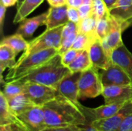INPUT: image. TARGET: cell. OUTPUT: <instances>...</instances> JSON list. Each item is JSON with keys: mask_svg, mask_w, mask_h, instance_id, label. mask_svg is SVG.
<instances>
[{"mask_svg": "<svg viewBox=\"0 0 132 131\" xmlns=\"http://www.w3.org/2000/svg\"><path fill=\"white\" fill-rule=\"evenodd\" d=\"M42 107L47 127H65L87 124L86 118L78 105L62 96H57Z\"/></svg>", "mask_w": 132, "mask_h": 131, "instance_id": "cell-1", "label": "cell"}, {"mask_svg": "<svg viewBox=\"0 0 132 131\" xmlns=\"http://www.w3.org/2000/svg\"><path fill=\"white\" fill-rule=\"evenodd\" d=\"M70 73L69 68L63 64L61 56L58 53L48 62L15 80L21 83H36L56 88L58 83Z\"/></svg>", "mask_w": 132, "mask_h": 131, "instance_id": "cell-2", "label": "cell"}, {"mask_svg": "<svg viewBox=\"0 0 132 131\" xmlns=\"http://www.w3.org/2000/svg\"><path fill=\"white\" fill-rule=\"evenodd\" d=\"M57 54V49L50 48L32 53L22 60L17 61L15 65L9 69V73L5 76V82H10L19 79L32 69L48 62Z\"/></svg>", "mask_w": 132, "mask_h": 131, "instance_id": "cell-3", "label": "cell"}, {"mask_svg": "<svg viewBox=\"0 0 132 131\" xmlns=\"http://www.w3.org/2000/svg\"><path fill=\"white\" fill-rule=\"evenodd\" d=\"M78 89L79 100H84L102 95L104 86L101 80L99 69L92 66L82 72L78 83Z\"/></svg>", "mask_w": 132, "mask_h": 131, "instance_id": "cell-4", "label": "cell"}, {"mask_svg": "<svg viewBox=\"0 0 132 131\" xmlns=\"http://www.w3.org/2000/svg\"><path fill=\"white\" fill-rule=\"evenodd\" d=\"M63 29V25L53 29H46V31L40 36L29 41L28 49L23 52L22 56L19 58L18 61L22 60L32 53L41 50L47 49L50 48H56L59 49L61 43Z\"/></svg>", "mask_w": 132, "mask_h": 131, "instance_id": "cell-5", "label": "cell"}, {"mask_svg": "<svg viewBox=\"0 0 132 131\" xmlns=\"http://www.w3.org/2000/svg\"><path fill=\"white\" fill-rule=\"evenodd\" d=\"M23 83V93L28 97V98L35 106L43 107L45 104L59 96L56 88L31 82H26Z\"/></svg>", "mask_w": 132, "mask_h": 131, "instance_id": "cell-6", "label": "cell"}, {"mask_svg": "<svg viewBox=\"0 0 132 131\" xmlns=\"http://www.w3.org/2000/svg\"><path fill=\"white\" fill-rule=\"evenodd\" d=\"M17 118L26 131H43L47 127L42 107L34 106L17 116Z\"/></svg>", "mask_w": 132, "mask_h": 131, "instance_id": "cell-7", "label": "cell"}, {"mask_svg": "<svg viewBox=\"0 0 132 131\" xmlns=\"http://www.w3.org/2000/svg\"><path fill=\"white\" fill-rule=\"evenodd\" d=\"M132 113V100L125 103L114 115L102 120L93 121L90 125L100 131H116L124 120Z\"/></svg>", "mask_w": 132, "mask_h": 131, "instance_id": "cell-8", "label": "cell"}, {"mask_svg": "<svg viewBox=\"0 0 132 131\" xmlns=\"http://www.w3.org/2000/svg\"><path fill=\"white\" fill-rule=\"evenodd\" d=\"M82 72L70 73L66 76L56 86V89L60 96L63 97L73 103L78 105V83Z\"/></svg>", "mask_w": 132, "mask_h": 131, "instance_id": "cell-9", "label": "cell"}, {"mask_svg": "<svg viewBox=\"0 0 132 131\" xmlns=\"http://www.w3.org/2000/svg\"><path fill=\"white\" fill-rule=\"evenodd\" d=\"M127 103V102H126ZM125 104L124 103H105L96 108H89L79 103L78 107L84 115L87 124H90L93 121L108 118L118 112L121 107Z\"/></svg>", "mask_w": 132, "mask_h": 131, "instance_id": "cell-10", "label": "cell"}, {"mask_svg": "<svg viewBox=\"0 0 132 131\" xmlns=\"http://www.w3.org/2000/svg\"><path fill=\"white\" fill-rule=\"evenodd\" d=\"M101 80L104 86L131 85L128 75L118 66L111 63L107 69H99Z\"/></svg>", "mask_w": 132, "mask_h": 131, "instance_id": "cell-11", "label": "cell"}, {"mask_svg": "<svg viewBox=\"0 0 132 131\" xmlns=\"http://www.w3.org/2000/svg\"><path fill=\"white\" fill-rule=\"evenodd\" d=\"M124 29L120 22L109 15V30L105 39L101 42L102 46L111 58L112 52L122 44H124L121 38Z\"/></svg>", "mask_w": 132, "mask_h": 131, "instance_id": "cell-12", "label": "cell"}, {"mask_svg": "<svg viewBox=\"0 0 132 131\" xmlns=\"http://www.w3.org/2000/svg\"><path fill=\"white\" fill-rule=\"evenodd\" d=\"M102 96L105 103H124L132 100V84L104 86Z\"/></svg>", "mask_w": 132, "mask_h": 131, "instance_id": "cell-13", "label": "cell"}, {"mask_svg": "<svg viewBox=\"0 0 132 131\" xmlns=\"http://www.w3.org/2000/svg\"><path fill=\"white\" fill-rule=\"evenodd\" d=\"M108 12L120 22L124 31L132 25V0H118Z\"/></svg>", "mask_w": 132, "mask_h": 131, "instance_id": "cell-14", "label": "cell"}, {"mask_svg": "<svg viewBox=\"0 0 132 131\" xmlns=\"http://www.w3.org/2000/svg\"><path fill=\"white\" fill-rule=\"evenodd\" d=\"M112 63L121 68L131 78L132 81V53L125 44L116 48L111 53Z\"/></svg>", "mask_w": 132, "mask_h": 131, "instance_id": "cell-15", "label": "cell"}, {"mask_svg": "<svg viewBox=\"0 0 132 131\" xmlns=\"http://www.w3.org/2000/svg\"><path fill=\"white\" fill-rule=\"evenodd\" d=\"M88 53L93 66L97 69H107L112 63L111 58L108 56L100 40L96 41L90 46Z\"/></svg>", "mask_w": 132, "mask_h": 131, "instance_id": "cell-16", "label": "cell"}, {"mask_svg": "<svg viewBox=\"0 0 132 131\" xmlns=\"http://www.w3.org/2000/svg\"><path fill=\"white\" fill-rule=\"evenodd\" d=\"M48 13L49 11L29 19H25L19 22L20 25L16 30V33L22 35L24 38H31L39 26L46 24Z\"/></svg>", "mask_w": 132, "mask_h": 131, "instance_id": "cell-17", "label": "cell"}, {"mask_svg": "<svg viewBox=\"0 0 132 131\" xmlns=\"http://www.w3.org/2000/svg\"><path fill=\"white\" fill-rule=\"evenodd\" d=\"M67 5L60 7L51 6L48 9L49 13L45 24L46 29H53L64 25L69 22L67 15Z\"/></svg>", "mask_w": 132, "mask_h": 131, "instance_id": "cell-18", "label": "cell"}, {"mask_svg": "<svg viewBox=\"0 0 132 131\" xmlns=\"http://www.w3.org/2000/svg\"><path fill=\"white\" fill-rule=\"evenodd\" d=\"M77 24L69 21L63 25L61 37V43L58 49V53L60 55H62L63 53L72 48V46L77 36Z\"/></svg>", "mask_w": 132, "mask_h": 131, "instance_id": "cell-19", "label": "cell"}, {"mask_svg": "<svg viewBox=\"0 0 132 131\" xmlns=\"http://www.w3.org/2000/svg\"><path fill=\"white\" fill-rule=\"evenodd\" d=\"M17 54L15 51L7 45L0 44V71H1V83L5 84L3 80V72L6 69L12 68L15 63V57Z\"/></svg>", "mask_w": 132, "mask_h": 131, "instance_id": "cell-20", "label": "cell"}, {"mask_svg": "<svg viewBox=\"0 0 132 131\" xmlns=\"http://www.w3.org/2000/svg\"><path fill=\"white\" fill-rule=\"evenodd\" d=\"M7 100L11 110L16 117L35 106L24 93L9 98Z\"/></svg>", "mask_w": 132, "mask_h": 131, "instance_id": "cell-21", "label": "cell"}, {"mask_svg": "<svg viewBox=\"0 0 132 131\" xmlns=\"http://www.w3.org/2000/svg\"><path fill=\"white\" fill-rule=\"evenodd\" d=\"M19 124L20 122L18 120L16 115L11 110L8 100L1 91L0 93V125L7 124Z\"/></svg>", "mask_w": 132, "mask_h": 131, "instance_id": "cell-22", "label": "cell"}, {"mask_svg": "<svg viewBox=\"0 0 132 131\" xmlns=\"http://www.w3.org/2000/svg\"><path fill=\"white\" fill-rule=\"evenodd\" d=\"M44 0H24L21 5L17 8L16 14L13 19V23H19L23 21L26 17L37 8Z\"/></svg>", "mask_w": 132, "mask_h": 131, "instance_id": "cell-23", "label": "cell"}, {"mask_svg": "<svg viewBox=\"0 0 132 131\" xmlns=\"http://www.w3.org/2000/svg\"><path fill=\"white\" fill-rule=\"evenodd\" d=\"M0 44L9 46L16 54H19L20 52L26 51L29 47V42L26 41L22 35L16 32L14 35L3 37Z\"/></svg>", "mask_w": 132, "mask_h": 131, "instance_id": "cell-24", "label": "cell"}, {"mask_svg": "<svg viewBox=\"0 0 132 131\" xmlns=\"http://www.w3.org/2000/svg\"><path fill=\"white\" fill-rule=\"evenodd\" d=\"M93 66L88 50H82L80 52L77 58L68 66L71 73L84 72Z\"/></svg>", "mask_w": 132, "mask_h": 131, "instance_id": "cell-25", "label": "cell"}, {"mask_svg": "<svg viewBox=\"0 0 132 131\" xmlns=\"http://www.w3.org/2000/svg\"><path fill=\"white\" fill-rule=\"evenodd\" d=\"M97 18L96 16L92 14L91 15L83 19L80 21V22L77 24L78 28V32L84 33L95 38H97V33H96V27H97Z\"/></svg>", "mask_w": 132, "mask_h": 131, "instance_id": "cell-26", "label": "cell"}, {"mask_svg": "<svg viewBox=\"0 0 132 131\" xmlns=\"http://www.w3.org/2000/svg\"><path fill=\"white\" fill-rule=\"evenodd\" d=\"M99 40L97 38L78 32L77 36L72 46V49L76 50L82 51V50H88L90 46L95 42L96 41Z\"/></svg>", "mask_w": 132, "mask_h": 131, "instance_id": "cell-27", "label": "cell"}, {"mask_svg": "<svg viewBox=\"0 0 132 131\" xmlns=\"http://www.w3.org/2000/svg\"><path fill=\"white\" fill-rule=\"evenodd\" d=\"M23 90L24 83L17 80H14L10 82H5L2 92L5 97V98L9 99L22 93Z\"/></svg>", "mask_w": 132, "mask_h": 131, "instance_id": "cell-28", "label": "cell"}, {"mask_svg": "<svg viewBox=\"0 0 132 131\" xmlns=\"http://www.w3.org/2000/svg\"><path fill=\"white\" fill-rule=\"evenodd\" d=\"M109 30V14L97 21L96 33L98 39L102 42L108 35Z\"/></svg>", "mask_w": 132, "mask_h": 131, "instance_id": "cell-29", "label": "cell"}, {"mask_svg": "<svg viewBox=\"0 0 132 131\" xmlns=\"http://www.w3.org/2000/svg\"><path fill=\"white\" fill-rule=\"evenodd\" d=\"M93 14L96 16L97 19H100L107 16L109 12L108 9L103 0H94L92 2Z\"/></svg>", "mask_w": 132, "mask_h": 131, "instance_id": "cell-30", "label": "cell"}, {"mask_svg": "<svg viewBox=\"0 0 132 131\" xmlns=\"http://www.w3.org/2000/svg\"><path fill=\"white\" fill-rule=\"evenodd\" d=\"M80 51L79 50H76L74 49H70L69 50L66 51L65 53H63L61 56V60L62 63L64 66H67L77 58V56L79 55Z\"/></svg>", "mask_w": 132, "mask_h": 131, "instance_id": "cell-31", "label": "cell"}, {"mask_svg": "<svg viewBox=\"0 0 132 131\" xmlns=\"http://www.w3.org/2000/svg\"><path fill=\"white\" fill-rule=\"evenodd\" d=\"M67 15H68L69 21L73 22L76 24H78L80 22V21L81 20L77 8L68 6L67 7Z\"/></svg>", "mask_w": 132, "mask_h": 131, "instance_id": "cell-32", "label": "cell"}, {"mask_svg": "<svg viewBox=\"0 0 132 131\" xmlns=\"http://www.w3.org/2000/svg\"><path fill=\"white\" fill-rule=\"evenodd\" d=\"M80 19H85L93 14L92 4H83L78 8Z\"/></svg>", "mask_w": 132, "mask_h": 131, "instance_id": "cell-33", "label": "cell"}, {"mask_svg": "<svg viewBox=\"0 0 132 131\" xmlns=\"http://www.w3.org/2000/svg\"><path fill=\"white\" fill-rule=\"evenodd\" d=\"M132 130V113L128 116L121 123L120 127L116 131H131Z\"/></svg>", "mask_w": 132, "mask_h": 131, "instance_id": "cell-34", "label": "cell"}, {"mask_svg": "<svg viewBox=\"0 0 132 131\" xmlns=\"http://www.w3.org/2000/svg\"><path fill=\"white\" fill-rule=\"evenodd\" d=\"M43 131H82L80 126H70L65 127H46Z\"/></svg>", "mask_w": 132, "mask_h": 131, "instance_id": "cell-35", "label": "cell"}, {"mask_svg": "<svg viewBox=\"0 0 132 131\" xmlns=\"http://www.w3.org/2000/svg\"><path fill=\"white\" fill-rule=\"evenodd\" d=\"M5 13H6V7L3 5L2 3H0V33L2 38H3V25H4Z\"/></svg>", "mask_w": 132, "mask_h": 131, "instance_id": "cell-36", "label": "cell"}, {"mask_svg": "<svg viewBox=\"0 0 132 131\" xmlns=\"http://www.w3.org/2000/svg\"><path fill=\"white\" fill-rule=\"evenodd\" d=\"M47 2L53 7H60L67 5V0H47Z\"/></svg>", "mask_w": 132, "mask_h": 131, "instance_id": "cell-37", "label": "cell"}, {"mask_svg": "<svg viewBox=\"0 0 132 131\" xmlns=\"http://www.w3.org/2000/svg\"><path fill=\"white\" fill-rule=\"evenodd\" d=\"M84 2V0H67V5L68 6L79 8L81 5H83Z\"/></svg>", "mask_w": 132, "mask_h": 131, "instance_id": "cell-38", "label": "cell"}, {"mask_svg": "<svg viewBox=\"0 0 132 131\" xmlns=\"http://www.w3.org/2000/svg\"><path fill=\"white\" fill-rule=\"evenodd\" d=\"M18 1L19 0H1L0 3H2L3 5H5L6 8H9V7L13 6L15 4H17Z\"/></svg>", "mask_w": 132, "mask_h": 131, "instance_id": "cell-39", "label": "cell"}, {"mask_svg": "<svg viewBox=\"0 0 132 131\" xmlns=\"http://www.w3.org/2000/svg\"><path fill=\"white\" fill-rule=\"evenodd\" d=\"M82 131H100L97 129H96L94 127H93L90 124H86V125H82L80 126Z\"/></svg>", "mask_w": 132, "mask_h": 131, "instance_id": "cell-40", "label": "cell"}, {"mask_svg": "<svg viewBox=\"0 0 132 131\" xmlns=\"http://www.w3.org/2000/svg\"><path fill=\"white\" fill-rule=\"evenodd\" d=\"M104 2V3H105V5H106V6H107V8H108V9L109 10L116 2H117V1L118 0H103Z\"/></svg>", "mask_w": 132, "mask_h": 131, "instance_id": "cell-41", "label": "cell"}, {"mask_svg": "<svg viewBox=\"0 0 132 131\" xmlns=\"http://www.w3.org/2000/svg\"><path fill=\"white\" fill-rule=\"evenodd\" d=\"M12 131H26L23 127L15 124H12Z\"/></svg>", "mask_w": 132, "mask_h": 131, "instance_id": "cell-42", "label": "cell"}, {"mask_svg": "<svg viewBox=\"0 0 132 131\" xmlns=\"http://www.w3.org/2000/svg\"><path fill=\"white\" fill-rule=\"evenodd\" d=\"M0 131H12V125H0Z\"/></svg>", "mask_w": 132, "mask_h": 131, "instance_id": "cell-43", "label": "cell"}, {"mask_svg": "<svg viewBox=\"0 0 132 131\" xmlns=\"http://www.w3.org/2000/svg\"><path fill=\"white\" fill-rule=\"evenodd\" d=\"M24 0H19L18 1V3H17V8H19L20 5H21V4L22 3V2H23Z\"/></svg>", "mask_w": 132, "mask_h": 131, "instance_id": "cell-44", "label": "cell"}, {"mask_svg": "<svg viewBox=\"0 0 132 131\" xmlns=\"http://www.w3.org/2000/svg\"><path fill=\"white\" fill-rule=\"evenodd\" d=\"M92 1H94V0H92Z\"/></svg>", "mask_w": 132, "mask_h": 131, "instance_id": "cell-45", "label": "cell"}, {"mask_svg": "<svg viewBox=\"0 0 132 131\" xmlns=\"http://www.w3.org/2000/svg\"><path fill=\"white\" fill-rule=\"evenodd\" d=\"M131 131H132V130H131Z\"/></svg>", "mask_w": 132, "mask_h": 131, "instance_id": "cell-46", "label": "cell"}]
</instances>
